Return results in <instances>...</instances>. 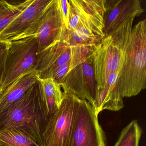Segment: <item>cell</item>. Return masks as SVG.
Returning <instances> with one entry per match:
<instances>
[{
	"label": "cell",
	"instance_id": "obj_21",
	"mask_svg": "<svg viewBox=\"0 0 146 146\" xmlns=\"http://www.w3.org/2000/svg\"><path fill=\"white\" fill-rule=\"evenodd\" d=\"M9 45V42L0 40V59L6 54Z\"/></svg>",
	"mask_w": 146,
	"mask_h": 146
},
{
	"label": "cell",
	"instance_id": "obj_19",
	"mask_svg": "<svg viewBox=\"0 0 146 146\" xmlns=\"http://www.w3.org/2000/svg\"><path fill=\"white\" fill-rule=\"evenodd\" d=\"M91 54L92 53L87 55H81L73 58L66 64L60 66L56 69L52 73L51 78H52L56 82L60 85L67 73Z\"/></svg>",
	"mask_w": 146,
	"mask_h": 146
},
{
	"label": "cell",
	"instance_id": "obj_3",
	"mask_svg": "<svg viewBox=\"0 0 146 146\" xmlns=\"http://www.w3.org/2000/svg\"><path fill=\"white\" fill-rule=\"evenodd\" d=\"M36 36L9 42L0 82V96L21 77L36 71Z\"/></svg>",
	"mask_w": 146,
	"mask_h": 146
},
{
	"label": "cell",
	"instance_id": "obj_6",
	"mask_svg": "<svg viewBox=\"0 0 146 146\" xmlns=\"http://www.w3.org/2000/svg\"><path fill=\"white\" fill-rule=\"evenodd\" d=\"M53 0H33L0 33V40L15 41L36 36L43 15Z\"/></svg>",
	"mask_w": 146,
	"mask_h": 146
},
{
	"label": "cell",
	"instance_id": "obj_20",
	"mask_svg": "<svg viewBox=\"0 0 146 146\" xmlns=\"http://www.w3.org/2000/svg\"><path fill=\"white\" fill-rule=\"evenodd\" d=\"M59 4L63 22L67 31L69 30V26L70 7H69V1L59 0Z\"/></svg>",
	"mask_w": 146,
	"mask_h": 146
},
{
	"label": "cell",
	"instance_id": "obj_17",
	"mask_svg": "<svg viewBox=\"0 0 146 146\" xmlns=\"http://www.w3.org/2000/svg\"><path fill=\"white\" fill-rule=\"evenodd\" d=\"M33 0H27L18 4L0 1V33L19 15L23 12Z\"/></svg>",
	"mask_w": 146,
	"mask_h": 146
},
{
	"label": "cell",
	"instance_id": "obj_1",
	"mask_svg": "<svg viewBox=\"0 0 146 146\" xmlns=\"http://www.w3.org/2000/svg\"><path fill=\"white\" fill-rule=\"evenodd\" d=\"M135 19L125 21L109 35L123 57L115 85V92L123 99L146 88V19L133 27Z\"/></svg>",
	"mask_w": 146,
	"mask_h": 146
},
{
	"label": "cell",
	"instance_id": "obj_18",
	"mask_svg": "<svg viewBox=\"0 0 146 146\" xmlns=\"http://www.w3.org/2000/svg\"><path fill=\"white\" fill-rule=\"evenodd\" d=\"M141 135L138 122L132 120L122 130L114 146H139Z\"/></svg>",
	"mask_w": 146,
	"mask_h": 146
},
{
	"label": "cell",
	"instance_id": "obj_14",
	"mask_svg": "<svg viewBox=\"0 0 146 146\" xmlns=\"http://www.w3.org/2000/svg\"><path fill=\"white\" fill-rule=\"evenodd\" d=\"M39 79L35 71L21 77L0 96V111L20 100Z\"/></svg>",
	"mask_w": 146,
	"mask_h": 146
},
{
	"label": "cell",
	"instance_id": "obj_22",
	"mask_svg": "<svg viewBox=\"0 0 146 146\" xmlns=\"http://www.w3.org/2000/svg\"><path fill=\"white\" fill-rule=\"evenodd\" d=\"M6 54L2 58H1V59H0V82H1V74H2V71H3V67H4V64H5Z\"/></svg>",
	"mask_w": 146,
	"mask_h": 146
},
{
	"label": "cell",
	"instance_id": "obj_23",
	"mask_svg": "<svg viewBox=\"0 0 146 146\" xmlns=\"http://www.w3.org/2000/svg\"><path fill=\"white\" fill-rule=\"evenodd\" d=\"M0 146H6L5 145V144H3V143L1 142H0Z\"/></svg>",
	"mask_w": 146,
	"mask_h": 146
},
{
	"label": "cell",
	"instance_id": "obj_15",
	"mask_svg": "<svg viewBox=\"0 0 146 146\" xmlns=\"http://www.w3.org/2000/svg\"><path fill=\"white\" fill-rule=\"evenodd\" d=\"M40 80L42 84L46 110L50 117L60 107L63 101L64 93L61 90V85L52 78Z\"/></svg>",
	"mask_w": 146,
	"mask_h": 146
},
{
	"label": "cell",
	"instance_id": "obj_9",
	"mask_svg": "<svg viewBox=\"0 0 146 146\" xmlns=\"http://www.w3.org/2000/svg\"><path fill=\"white\" fill-rule=\"evenodd\" d=\"M92 54L98 90L104 87L111 73L119 72L123 57L121 49L111 35L94 47Z\"/></svg>",
	"mask_w": 146,
	"mask_h": 146
},
{
	"label": "cell",
	"instance_id": "obj_10",
	"mask_svg": "<svg viewBox=\"0 0 146 146\" xmlns=\"http://www.w3.org/2000/svg\"><path fill=\"white\" fill-rule=\"evenodd\" d=\"M59 0H53L42 17L36 35L38 54L56 42L66 38Z\"/></svg>",
	"mask_w": 146,
	"mask_h": 146
},
{
	"label": "cell",
	"instance_id": "obj_4",
	"mask_svg": "<svg viewBox=\"0 0 146 146\" xmlns=\"http://www.w3.org/2000/svg\"><path fill=\"white\" fill-rule=\"evenodd\" d=\"M79 100L73 94L64 93L60 107L49 117L45 127L43 146H69Z\"/></svg>",
	"mask_w": 146,
	"mask_h": 146
},
{
	"label": "cell",
	"instance_id": "obj_5",
	"mask_svg": "<svg viewBox=\"0 0 146 146\" xmlns=\"http://www.w3.org/2000/svg\"><path fill=\"white\" fill-rule=\"evenodd\" d=\"M98 116L90 103L79 99L69 146H107Z\"/></svg>",
	"mask_w": 146,
	"mask_h": 146
},
{
	"label": "cell",
	"instance_id": "obj_16",
	"mask_svg": "<svg viewBox=\"0 0 146 146\" xmlns=\"http://www.w3.org/2000/svg\"><path fill=\"white\" fill-rule=\"evenodd\" d=\"M0 142L6 146H40L29 134L13 127L0 131Z\"/></svg>",
	"mask_w": 146,
	"mask_h": 146
},
{
	"label": "cell",
	"instance_id": "obj_12",
	"mask_svg": "<svg viewBox=\"0 0 146 146\" xmlns=\"http://www.w3.org/2000/svg\"><path fill=\"white\" fill-rule=\"evenodd\" d=\"M144 12L139 0H120L112 9L105 12L103 29L105 37L125 21L131 18H135Z\"/></svg>",
	"mask_w": 146,
	"mask_h": 146
},
{
	"label": "cell",
	"instance_id": "obj_13",
	"mask_svg": "<svg viewBox=\"0 0 146 146\" xmlns=\"http://www.w3.org/2000/svg\"><path fill=\"white\" fill-rule=\"evenodd\" d=\"M104 24L92 23L66 32V38L71 46L93 48L105 37Z\"/></svg>",
	"mask_w": 146,
	"mask_h": 146
},
{
	"label": "cell",
	"instance_id": "obj_2",
	"mask_svg": "<svg viewBox=\"0 0 146 146\" xmlns=\"http://www.w3.org/2000/svg\"><path fill=\"white\" fill-rule=\"evenodd\" d=\"M49 117L42 84L39 79L21 99L0 111V131L17 128L29 134L43 146L42 135Z\"/></svg>",
	"mask_w": 146,
	"mask_h": 146
},
{
	"label": "cell",
	"instance_id": "obj_11",
	"mask_svg": "<svg viewBox=\"0 0 146 146\" xmlns=\"http://www.w3.org/2000/svg\"><path fill=\"white\" fill-rule=\"evenodd\" d=\"M69 3V30L66 32L89 24L104 23V0H70Z\"/></svg>",
	"mask_w": 146,
	"mask_h": 146
},
{
	"label": "cell",
	"instance_id": "obj_8",
	"mask_svg": "<svg viewBox=\"0 0 146 146\" xmlns=\"http://www.w3.org/2000/svg\"><path fill=\"white\" fill-rule=\"evenodd\" d=\"M92 53L67 73L60 85L64 93L73 94L81 100H87L94 107L97 86Z\"/></svg>",
	"mask_w": 146,
	"mask_h": 146
},
{
	"label": "cell",
	"instance_id": "obj_7",
	"mask_svg": "<svg viewBox=\"0 0 146 146\" xmlns=\"http://www.w3.org/2000/svg\"><path fill=\"white\" fill-rule=\"evenodd\" d=\"M93 48L71 46L66 38L54 42L38 54L35 71L39 79L51 78L58 67L75 57L90 54Z\"/></svg>",
	"mask_w": 146,
	"mask_h": 146
}]
</instances>
